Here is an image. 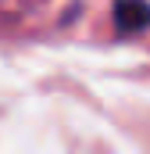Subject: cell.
I'll return each instance as SVG.
<instances>
[{
  "label": "cell",
  "mask_w": 150,
  "mask_h": 154,
  "mask_svg": "<svg viewBox=\"0 0 150 154\" xmlns=\"http://www.w3.org/2000/svg\"><path fill=\"white\" fill-rule=\"evenodd\" d=\"M114 29L122 36L150 29V4L147 0H114Z\"/></svg>",
  "instance_id": "1"
}]
</instances>
